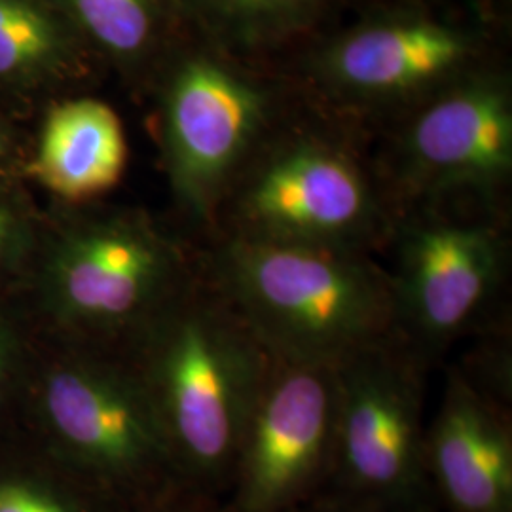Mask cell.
<instances>
[{
    "label": "cell",
    "instance_id": "cell-1",
    "mask_svg": "<svg viewBox=\"0 0 512 512\" xmlns=\"http://www.w3.org/2000/svg\"><path fill=\"white\" fill-rule=\"evenodd\" d=\"M133 359L184 484L224 501L274 355L203 270L135 340Z\"/></svg>",
    "mask_w": 512,
    "mask_h": 512
},
{
    "label": "cell",
    "instance_id": "cell-2",
    "mask_svg": "<svg viewBox=\"0 0 512 512\" xmlns=\"http://www.w3.org/2000/svg\"><path fill=\"white\" fill-rule=\"evenodd\" d=\"M203 270L274 357L338 365L399 332L391 281L374 255L215 238Z\"/></svg>",
    "mask_w": 512,
    "mask_h": 512
},
{
    "label": "cell",
    "instance_id": "cell-3",
    "mask_svg": "<svg viewBox=\"0 0 512 512\" xmlns=\"http://www.w3.org/2000/svg\"><path fill=\"white\" fill-rule=\"evenodd\" d=\"M393 226L363 165L344 148L302 139L249 158L220 203L213 232L374 255Z\"/></svg>",
    "mask_w": 512,
    "mask_h": 512
},
{
    "label": "cell",
    "instance_id": "cell-4",
    "mask_svg": "<svg viewBox=\"0 0 512 512\" xmlns=\"http://www.w3.org/2000/svg\"><path fill=\"white\" fill-rule=\"evenodd\" d=\"M431 368L401 332L334 365L336 437L327 488L439 512L423 458Z\"/></svg>",
    "mask_w": 512,
    "mask_h": 512
},
{
    "label": "cell",
    "instance_id": "cell-5",
    "mask_svg": "<svg viewBox=\"0 0 512 512\" xmlns=\"http://www.w3.org/2000/svg\"><path fill=\"white\" fill-rule=\"evenodd\" d=\"M387 245L397 327L433 365L469 336L505 332L511 249L495 220L425 213L393 226Z\"/></svg>",
    "mask_w": 512,
    "mask_h": 512
},
{
    "label": "cell",
    "instance_id": "cell-6",
    "mask_svg": "<svg viewBox=\"0 0 512 512\" xmlns=\"http://www.w3.org/2000/svg\"><path fill=\"white\" fill-rule=\"evenodd\" d=\"M61 461L122 507L183 486L141 370L114 359L55 368L44 393Z\"/></svg>",
    "mask_w": 512,
    "mask_h": 512
},
{
    "label": "cell",
    "instance_id": "cell-7",
    "mask_svg": "<svg viewBox=\"0 0 512 512\" xmlns=\"http://www.w3.org/2000/svg\"><path fill=\"white\" fill-rule=\"evenodd\" d=\"M192 256L137 215L78 226L52 264V294L74 327L103 340H135L198 274Z\"/></svg>",
    "mask_w": 512,
    "mask_h": 512
},
{
    "label": "cell",
    "instance_id": "cell-8",
    "mask_svg": "<svg viewBox=\"0 0 512 512\" xmlns=\"http://www.w3.org/2000/svg\"><path fill=\"white\" fill-rule=\"evenodd\" d=\"M334 366L274 357L239 440L228 512H291L329 486Z\"/></svg>",
    "mask_w": 512,
    "mask_h": 512
},
{
    "label": "cell",
    "instance_id": "cell-9",
    "mask_svg": "<svg viewBox=\"0 0 512 512\" xmlns=\"http://www.w3.org/2000/svg\"><path fill=\"white\" fill-rule=\"evenodd\" d=\"M446 374L425 431V478L439 512H512V355L509 332Z\"/></svg>",
    "mask_w": 512,
    "mask_h": 512
},
{
    "label": "cell",
    "instance_id": "cell-10",
    "mask_svg": "<svg viewBox=\"0 0 512 512\" xmlns=\"http://www.w3.org/2000/svg\"><path fill=\"white\" fill-rule=\"evenodd\" d=\"M262 99L243 78L209 59L177 71L165 103V156L179 202L213 228L220 203L256 152Z\"/></svg>",
    "mask_w": 512,
    "mask_h": 512
},
{
    "label": "cell",
    "instance_id": "cell-11",
    "mask_svg": "<svg viewBox=\"0 0 512 512\" xmlns=\"http://www.w3.org/2000/svg\"><path fill=\"white\" fill-rule=\"evenodd\" d=\"M511 169L509 101L492 86H471L421 112L404 135L395 177L412 200L459 192L492 200Z\"/></svg>",
    "mask_w": 512,
    "mask_h": 512
},
{
    "label": "cell",
    "instance_id": "cell-12",
    "mask_svg": "<svg viewBox=\"0 0 512 512\" xmlns=\"http://www.w3.org/2000/svg\"><path fill=\"white\" fill-rule=\"evenodd\" d=\"M465 54V38L448 27L391 21L342 38L330 50L327 71L353 92L382 95L423 86L454 69Z\"/></svg>",
    "mask_w": 512,
    "mask_h": 512
},
{
    "label": "cell",
    "instance_id": "cell-13",
    "mask_svg": "<svg viewBox=\"0 0 512 512\" xmlns=\"http://www.w3.org/2000/svg\"><path fill=\"white\" fill-rule=\"evenodd\" d=\"M126 164L128 143L118 114L101 101L74 99L48 114L33 173L55 196L86 202L120 183Z\"/></svg>",
    "mask_w": 512,
    "mask_h": 512
},
{
    "label": "cell",
    "instance_id": "cell-14",
    "mask_svg": "<svg viewBox=\"0 0 512 512\" xmlns=\"http://www.w3.org/2000/svg\"><path fill=\"white\" fill-rule=\"evenodd\" d=\"M67 23L46 0H0V84L35 86L73 57Z\"/></svg>",
    "mask_w": 512,
    "mask_h": 512
},
{
    "label": "cell",
    "instance_id": "cell-15",
    "mask_svg": "<svg viewBox=\"0 0 512 512\" xmlns=\"http://www.w3.org/2000/svg\"><path fill=\"white\" fill-rule=\"evenodd\" d=\"M129 509V507H128ZM84 476L63 463L61 471L0 469V512H124Z\"/></svg>",
    "mask_w": 512,
    "mask_h": 512
},
{
    "label": "cell",
    "instance_id": "cell-16",
    "mask_svg": "<svg viewBox=\"0 0 512 512\" xmlns=\"http://www.w3.org/2000/svg\"><path fill=\"white\" fill-rule=\"evenodd\" d=\"M63 14L107 54L137 59L152 44L158 0H61Z\"/></svg>",
    "mask_w": 512,
    "mask_h": 512
},
{
    "label": "cell",
    "instance_id": "cell-17",
    "mask_svg": "<svg viewBox=\"0 0 512 512\" xmlns=\"http://www.w3.org/2000/svg\"><path fill=\"white\" fill-rule=\"evenodd\" d=\"M311 2L313 0H213L228 16L256 25L293 21L308 12Z\"/></svg>",
    "mask_w": 512,
    "mask_h": 512
},
{
    "label": "cell",
    "instance_id": "cell-18",
    "mask_svg": "<svg viewBox=\"0 0 512 512\" xmlns=\"http://www.w3.org/2000/svg\"><path fill=\"white\" fill-rule=\"evenodd\" d=\"M291 512H433L416 507H404L387 503L363 495L346 494L332 488H325L323 492L311 497L310 501L302 503Z\"/></svg>",
    "mask_w": 512,
    "mask_h": 512
},
{
    "label": "cell",
    "instance_id": "cell-19",
    "mask_svg": "<svg viewBox=\"0 0 512 512\" xmlns=\"http://www.w3.org/2000/svg\"><path fill=\"white\" fill-rule=\"evenodd\" d=\"M124 512H228V509L219 497L203 494L183 484Z\"/></svg>",
    "mask_w": 512,
    "mask_h": 512
},
{
    "label": "cell",
    "instance_id": "cell-20",
    "mask_svg": "<svg viewBox=\"0 0 512 512\" xmlns=\"http://www.w3.org/2000/svg\"><path fill=\"white\" fill-rule=\"evenodd\" d=\"M27 238V219L18 202L0 188V268L14 260Z\"/></svg>",
    "mask_w": 512,
    "mask_h": 512
},
{
    "label": "cell",
    "instance_id": "cell-21",
    "mask_svg": "<svg viewBox=\"0 0 512 512\" xmlns=\"http://www.w3.org/2000/svg\"><path fill=\"white\" fill-rule=\"evenodd\" d=\"M4 357H6V340H4V332L0 329V376L4 368Z\"/></svg>",
    "mask_w": 512,
    "mask_h": 512
},
{
    "label": "cell",
    "instance_id": "cell-22",
    "mask_svg": "<svg viewBox=\"0 0 512 512\" xmlns=\"http://www.w3.org/2000/svg\"><path fill=\"white\" fill-rule=\"evenodd\" d=\"M4 152V135H2V129H0V154Z\"/></svg>",
    "mask_w": 512,
    "mask_h": 512
}]
</instances>
